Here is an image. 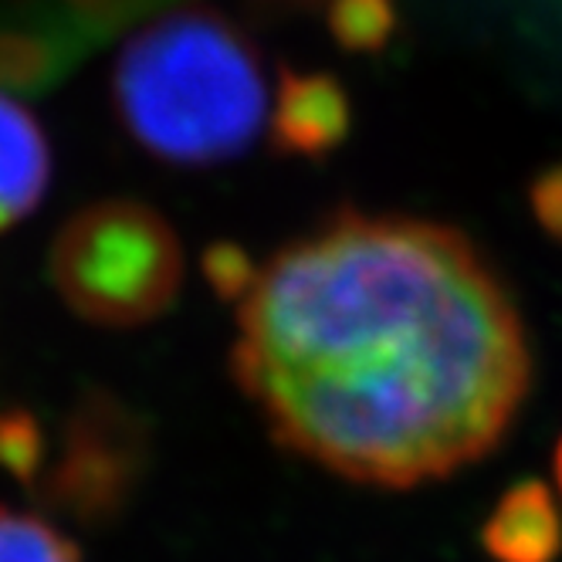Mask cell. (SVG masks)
Listing matches in <instances>:
<instances>
[{"label":"cell","mask_w":562,"mask_h":562,"mask_svg":"<svg viewBox=\"0 0 562 562\" xmlns=\"http://www.w3.org/2000/svg\"><path fill=\"white\" fill-rule=\"evenodd\" d=\"M231 373L285 451L359 485L417 488L502 445L532 352L461 231L342 211L251 271Z\"/></svg>","instance_id":"1"},{"label":"cell","mask_w":562,"mask_h":562,"mask_svg":"<svg viewBox=\"0 0 562 562\" xmlns=\"http://www.w3.org/2000/svg\"><path fill=\"white\" fill-rule=\"evenodd\" d=\"M112 99L126 133L173 167L237 159L274 112L258 48L207 8H183L136 31L119 52Z\"/></svg>","instance_id":"2"},{"label":"cell","mask_w":562,"mask_h":562,"mask_svg":"<svg viewBox=\"0 0 562 562\" xmlns=\"http://www.w3.org/2000/svg\"><path fill=\"white\" fill-rule=\"evenodd\" d=\"M0 562H82L78 549L45 518L0 508Z\"/></svg>","instance_id":"8"},{"label":"cell","mask_w":562,"mask_h":562,"mask_svg":"<svg viewBox=\"0 0 562 562\" xmlns=\"http://www.w3.org/2000/svg\"><path fill=\"white\" fill-rule=\"evenodd\" d=\"M52 149L37 119L0 92V231L27 217L48 190Z\"/></svg>","instance_id":"7"},{"label":"cell","mask_w":562,"mask_h":562,"mask_svg":"<svg viewBox=\"0 0 562 562\" xmlns=\"http://www.w3.org/2000/svg\"><path fill=\"white\" fill-rule=\"evenodd\" d=\"M48 454L45 430L27 414H0V468L21 481H37Z\"/></svg>","instance_id":"9"},{"label":"cell","mask_w":562,"mask_h":562,"mask_svg":"<svg viewBox=\"0 0 562 562\" xmlns=\"http://www.w3.org/2000/svg\"><path fill=\"white\" fill-rule=\"evenodd\" d=\"M251 261L240 255V251H234V248H227V245H221V248H214L211 255H207V274H211V281H214V289L221 292V295H240L245 292V285L251 281Z\"/></svg>","instance_id":"10"},{"label":"cell","mask_w":562,"mask_h":562,"mask_svg":"<svg viewBox=\"0 0 562 562\" xmlns=\"http://www.w3.org/2000/svg\"><path fill=\"white\" fill-rule=\"evenodd\" d=\"M552 471H555V485H559V498H562V440L555 448V461H552Z\"/></svg>","instance_id":"12"},{"label":"cell","mask_w":562,"mask_h":562,"mask_svg":"<svg viewBox=\"0 0 562 562\" xmlns=\"http://www.w3.org/2000/svg\"><path fill=\"white\" fill-rule=\"evenodd\" d=\"M349 133V99L326 75H285L274 92L271 139L292 156H326Z\"/></svg>","instance_id":"5"},{"label":"cell","mask_w":562,"mask_h":562,"mask_svg":"<svg viewBox=\"0 0 562 562\" xmlns=\"http://www.w3.org/2000/svg\"><path fill=\"white\" fill-rule=\"evenodd\" d=\"M481 546L495 562H555L562 552V515L542 481L508 488L481 529Z\"/></svg>","instance_id":"6"},{"label":"cell","mask_w":562,"mask_h":562,"mask_svg":"<svg viewBox=\"0 0 562 562\" xmlns=\"http://www.w3.org/2000/svg\"><path fill=\"white\" fill-rule=\"evenodd\" d=\"M146 464L139 417L105 393L78 404L61 430L58 454L42 468V495L78 521H109L123 512Z\"/></svg>","instance_id":"4"},{"label":"cell","mask_w":562,"mask_h":562,"mask_svg":"<svg viewBox=\"0 0 562 562\" xmlns=\"http://www.w3.org/2000/svg\"><path fill=\"white\" fill-rule=\"evenodd\" d=\"M536 211L549 234L562 237V173L546 177V183L536 190Z\"/></svg>","instance_id":"11"},{"label":"cell","mask_w":562,"mask_h":562,"mask_svg":"<svg viewBox=\"0 0 562 562\" xmlns=\"http://www.w3.org/2000/svg\"><path fill=\"white\" fill-rule=\"evenodd\" d=\"M52 281L78 318L133 329L153 323L177 302L183 248L159 211L136 200H99L58 231Z\"/></svg>","instance_id":"3"}]
</instances>
